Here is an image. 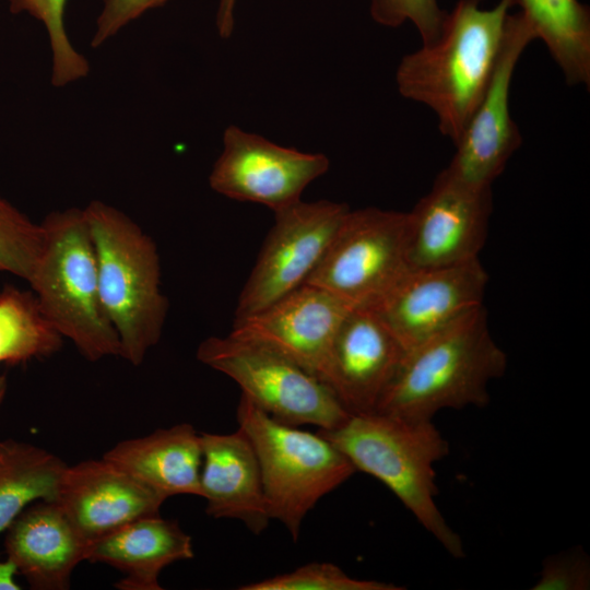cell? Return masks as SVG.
Wrapping results in <instances>:
<instances>
[{"label":"cell","mask_w":590,"mask_h":590,"mask_svg":"<svg viewBox=\"0 0 590 590\" xmlns=\"http://www.w3.org/2000/svg\"><path fill=\"white\" fill-rule=\"evenodd\" d=\"M483 0H459L439 38L402 57L399 93L428 107L444 137L458 142L493 74L514 0L485 9Z\"/></svg>","instance_id":"cell-1"},{"label":"cell","mask_w":590,"mask_h":590,"mask_svg":"<svg viewBox=\"0 0 590 590\" xmlns=\"http://www.w3.org/2000/svg\"><path fill=\"white\" fill-rule=\"evenodd\" d=\"M506 368L481 306L405 352L376 412L433 421L444 409L484 406L489 382Z\"/></svg>","instance_id":"cell-2"},{"label":"cell","mask_w":590,"mask_h":590,"mask_svg":"<svg viewBox=\"0 0 590 590\" xmlns=\"http://www.w3.org/2000/svg\"><path fill=\"white\" fill-rule=\"evenodd\" d=\"M318 433L354 465L384 483L453 557H464L461 538L447 523L435 497L434 464L449 445L433 421H411L379 412L351 414L339 427Z\"/></svg>","instance_id":"cell-3"},{"label":"cell","mask_w":590,"mask_h":590,"mask_svg":"<svg viewBox=\"0 0 590 590\" xmlns=\"http://www.w3.org/2000/svg\"><path fill=\"white\" fill-rule=\"evenodd\" d=\"M83 211L95 249L101 300L119 339L120 357L139 366L160 341L168 309L156 245L113 205L93 200Z\"/></svg>","instance_id":"cell-4"},{"label":"cell","mask_w":590,"mask_h":590,"mask_svg":"<svg viewBox=\"0 0 590 590\" xmlns=\"http://www.w3.org/2000/svg\"><path fill=\"white\" fill-rule=\"evenodd\" d=\"M42 250L27 281L43 312L90 362L120 357L117 333L103 307L95 249L83 209L49 213Z\"/></svg>","instance_id":"cell-5"},{"label":"cell","mask_w":590,"mask_h":590,"mask_svg":"<svg viewBox=\"0 0 590 590\" xmlns=\"http://www.w3.org/2000/svg\"><path fill=\"white\" fill-rule=\"evenodd\" d=\"M236 416L256 451L270 518L296 541L307 514L356 469L318 432L280 423L244 394Z\"/></svg>","instance_id":"cell-6"},{"label":"cell","mask_w":590,"mask_h":590,"mask_svg":"<svg viewBox=\"0 0 590 590\" xmlns=\"http://www.w3.org/2000/svg\"><path fill=\"white\" fill-rule=\"evenodd\" d=\"M197 358L232 378L241 394L280 423L330 430L351 415L320 379L259 344L229 334L209 337L199 344Z\"/></svg>","instance_id":"cell-7"},{"label":"cell","mask_w":590,"mask_h":590,"mask_svg":"<svg viewBox=\"0 0 590 590\" xmlns=\"http://www.w3.org/2000/svg\"><path fill=\"white\" fill-rule=\"evenodd\" d=\"M409 269L406 213L364 208L346 213L305 283L370 308Z\"/></svg>","instance_id":"cell-8"},{"label":"cell","mask_w":590,"mask_h":590,"mask_svg":"<svg viewBox=\"0 0 590 590\" xmlns=\"http://www.w3.org/2000/svg\"><path fill=\"white\" fill-rule=\"evenodd\" d=\"M350 208L302 200L275 219L237 302L235 317L256 312L303 285L318 266Z\"/></svg>","instance_id":"cell-9"},{"label":"cell","mask_w":590,"mask_h":590,"mask_svg":"<svg viewBox=\"0 0 590 590\" xmlns=\"http://www.w3.org/2000/svg\"><path fill=\"white\" fill-rule=\"evenodd\" d=\"M492 212V187L460 181L446 169L406 213L411 269L439 268L479 259Z\"/></svg>","instance_id":"cell-10"},{"label":"cell","mask_w":590,"mask_h":590,"mask_svg":"<svg viewBox=\"0 0 590 590\" xmlns=\"http://www.w3.org/2000/svg\"><path fill=\"white\" fill-rule=\"evenodd\" d=\"M532 40L534 36L519 13H509L489 83L445 168L460 181L492 187L521 145V133L510 114V87L517 63Z\"/></svg>","instance_id":"cell-11"},{"label":"cell","mask_w":590,"mask_h":590,"mask_svg":"<svg viewBox=\"0 0 590 590\" xmlns=\"http://www.w3.org/2000/svg\"><path fill=\"white\" fill-rule=\"evenodd\" d=\"M329 165L323 154L281 146L231 126L224 132L223 151L209 184L227 198L278 211L299 201L305 188L323 175Z\"/></svg>","instance_id":"cell-12"},{"label":"cell","mask_w":590,"mask_h":590,"mask_svg":"<svg viewBox=\"0 0 590 590\" xmlns=\"http://www.w3.org/2000/svg\"><path fill=\"white\" fill-rule=\"evenodd\" d=\"M353 308L304 283L256 312L235 317L228 334L268 347L322 381L335 335Z\"/></svg>","instance_id":"cell-13"},{"label":"cell","mask_w":590,"mask_h":590,"mask_svg":"<svg viewBox=\"0 0 590 590\" xmlns=\"http://www.w3.org/2000/svg\"><path fill=\"white\" fill-rule=\"evenodd\" d=\"M487 281L479 259L449 267L410 268L369 309L408 351L483 306Z\"/></svg>","instance_id":"cell-14"},{"label":"cell","mask_w":590,"mask_h":590,"mask_svg":"<svg viewBox=\"0 0 590 590\" xmlns=\"http://www.w3.org/2000/svg\"><path fill=\"white\" fill-rule=\"evenodd\" d=\"M405 352L374 310L354 307L335 335L322 381L350 414L374 413Z\"/></svg>","instance_id":"cell-15"},{"label":"cell","mask_w":590,"mask_h":590,"mask_svg":"<svg viewBox=\"0 0 590 590\" xmlns=\"http://www.w3.org/2000/svg\"><path fill=\"white\" fill-rule=\"evenodd\" d=\"M165 500L102 458L67 465L54 502L91 545L134 520L160 515Z\"/></svg>","instance_id":"cell-16"},{"label":"cell","mask_w":590,"mask_h":590,"mask_svg":"<svg viewBox=\"0 0 590 590\" xmlns=\"http://www.w3.org/2000/svg\"><path fill=\"white\" fill-rule=\"evenodd\" d=\"M7 558L38 590H64L90 543L54 500L27 506L4 531Z\"/></svg>","instance_id":"cell-17"},{"label":"cell","mask_w":590,"mask_h":590,"mask_svg":"<svg viewBox=\"0 0 590 590\" xmlns=\"http://www.w3.org/2000/svg\"><path fill=\"white\" fill-rule=\"evenodd\" d=\"M200 497L209 516L241 521L260 534L271 520L260 465L247 435L201 433Z\"/></svg>","instance_id":"cell-18"},{"label":"cell","mask_w":590,"mask_h":590,"mask_svg":"<svg viewBox=\"0 0 590 590\" xmlns=\"http://www.w3.org/2000/svg\"><path fill=\"white\" fill-rule=\"evenodd\" d=\"M192 540L180 526L160 515L134 520L91 543L87 559L122 573L120 590H161V571L193 558Z\"/></svg>","instance_id":"cell-19"},{"label":"cell","mask_w":590,"mask_h":590,"mask_svg":"<svg viewBox=\"0 0 590 590\" xmlns=\"http://www.w3.org/2000/svg\"><path fill=\"white\" fill-rule=\"evenodd\" d=\"M103 458L165 499L181 494L200 496L201 435L188 423L122 440Z\"/></svg>","instance_id":"cell-20"},{"label":"cell","mask_w":590,"mask_h":590,"mask_svg":"<svg viewBox=\"0 0 590 590\" xmlns=\"http://www.w3.org/2000/svg\"><path fill=\"white\" fill-rule=\"evenodd\" d=\"M567 84L590 86V10L579 0H514Z\"/></svg>","instance_id":"cell-21"},{"label":"cell","mask_w":590,"mask_h":590,"mask_svg":"<svg viewBox=\"0 0 590 590\" xmlns=\"http://www.w3.org/2000/svg\"><path fill=\"white\" fill-rule=\"evenodd\" d=\"M67 465L38 446L0 440V534L31 504L55 500Z\"/></svg>","instance_id":"cell-22"},{"label":"cell","mask_w":590,"mask_h":590,"mask_svg":"<svg viewBox=\"0 0 590 590\" xmlns=\"http://www.w3.org/2000/svg\"><path fill=\"white\" fill-rule=\"evenodd\" d=\"M62 341L33 292L12 286L0 292V364L51 356Z\"/></svg>","instance_id":"cell-23"},{"label":"cell","mask_w":590,"mask_h":590,"mask_svg":"<svg viewBox=\"0 0 590 590\" xmlns=\"http://www.w3.org/2000/svg\"><path fill=\"white\" fill-rule=\"evenodd\" d=\"M14 14L27 13L40 21L48 34L52 52L51 83L64 86L90 71L85 57L72 46L64 26L68 0H8Z\"/></svg>","instance_id":"cell-24"},{"label":"cell","mask_w":590,"mask_h":590,"mask_svg":"<svg viewBox=\"0 0 590 590\" xmlns=\"http://www.w3.org/2000/svg\"><path fill=\"white\" fill-rule=\"evenodd\" d=\"M43 245L37 224L0 196V271L28 281Z\"/></svg>","instance_id":"cell-25"},{"label":"cell","mask_w":590,"mask_h":590,"mask_svg":"<svg viewBox=\"0 0 590 590\" xmlns=\"http://www.w3.org/2000/svg\"><path fill=\"white\" fill-rule=\"evenodd\" d=\"M240 590H401L377 580L357 579L331 563H309L292 571L240 586Z\"/></svg>","instance_id":"cell-26"},{"label":"cell","mask_w":590,"mask_h":590,"mask_svg":"<svg viewBox=\"0 0 590 590\" xmlns=\"http://www.w3.org/2000/svg\"><path fill=\"white\" fill-rule=\"evenodd\" d=\"M369 12L382 26L413 23L422 45H430L439 38L448 15L438 0H369Z\"/></svg>","instance_id":"cell-27"},{"label":"cell","mask_w":590,"mask_h":590,"mask_svg":"<svg viewBox=\"0 0 590 590\" xmlns=\"http://www.w3.org/2000/svg\"><path fill=\"white\" fill-rule=\"evenodd\" d=\"M590 588V560L582 548L548 556L533 590H586Z\"/></svg>","instance_id":"cell-28"},{"label":"cell","mask_w":590,"mask_h":590,"mask_svg":"<svg viewBox=\"0 0 590 590\" xmlns=\"http://www.w3.org/2000/svg\"><path fill=\"white\" fill-rule=\"evenodd\" d=\"M103 8L96 21L91 45L96 48L117 34L123 26L150 9L168 0H102Z\"/></svg>","instance_id":"cell-29"},{"label":"cell","mask_w":590,"mask_h":590,"mask_svg":"<svg viewBox=\"0 0 590 590\" xmlns=\"http://www.w3.org/2000/svg\"><path fill=\"white\" fill-rule=\"evenodd\" d=\"M237 0H220L216 12V27L220 36L227 39L235 25V7Z\"/></svg>","instance_id":"cell-30"},{"label":"cell","mask_w":590,"mask_h":590,"mask_svg":"<svg viewBox=\"0 0 590 590\" xmlns=\"http://www.w3.org/2000/svg\"><path fill=\"white\" fill-rule=\"evenodd\" d=\"M16 574L17 569L10 559L0 562V590H20L21 587L15 581Z\"/></svg>","instance_id":"cell-31"},{"label":"cell","mask_w":590,"mask_h":590,"mask_svg":"<svg viewBox=\"0 0 590 590\" xmlns=\"http://www.w3.org/2000/svg\"><path fill=\"white\" fill-rule=\"evenodd\" d=\"M8 390V379L5 375H0V406L5 398Z\"/></svg>","instance_id":"cell-32"}]
</instances>
